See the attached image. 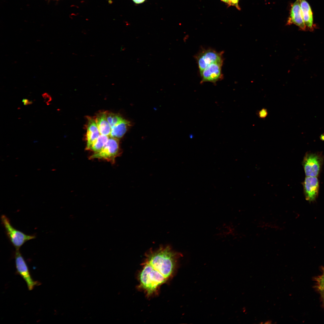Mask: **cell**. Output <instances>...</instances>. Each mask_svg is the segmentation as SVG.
Here are the masks:
<instances>
[{"instance_id": "6da1fadb", "label": "cell", "mask_w": 324, "mask_h": 324, "mask_svg": "<svg viewBox=\"0 0 324 324\" xmlns=\"http://www.w3.org/2000/svg\"><path fill=\"white\" fill-rule=\"evenodd\" d=\"M181 255L168 245L146 252L138 278L139 288L147 296L157 293L161 286L172 276Z\"/></svg>"}, {"instance_id": "7a4b0ae2", "label": "cell", "mask_w": 324, "mask_h": 324, "mask_svg": "<svg viewBox=\"0 0 324 324\" xmlns=\"http://www.w3.org/2000/svg\"><path fill=\"white\" fill-rule=\"evenodd\" d=\"M2 224L5 233L16 250L20 248L26 242L36 238L34 235H28L14 228L11 224L9 218L5 215L1 217Z\"/></svg>"}, {"instance_id": "3957f363", "label": "cell", "mask_w": 324, "mask_h": 324, "mask_svg": "<svg viewBox=\"0 0 324 324\" xmlns=\"http://www.w3.org/2000/svg\"><path fill=\"white\" fill-rule=\"evenodd\" d=\"M118 139L109 137L106 144L100 151L94 153L89 157L91 159H102L114 163L115 158L121 153Z\"/></svg>"}, {"instance_id": "277c9868", "label": "cell", "mask_w": 324, "mask_h": 324, "mask_svg": "<svg viewBox=\"0 0 324 324\" xmlns=\"http://www.w3.org/2000/svg\"><path fill=\"white\" fill-rule=\"evenodd\" d=\"M323 161V156L320 153L306 152L302 164L306 176L318 177Z\"/></svg>"}, {"instance_id": "5b68a950", "label": "cell", "mask_w": 324, "mask_h": 324, "mask_svg": "<svg viewBox=\"0 0 324 324\" xmlns=\"http://www.w3.org/2000/svg\"><path fill=\"white\" fill-rule=\"evenodd\" d=\"M14 257L17 272L26 282L28 290H32L35 286L40 285V283L34 280L32 278L26 262L20 249L16 250Z\"/></svg>"}, {"instance_id": "8992f818", "label": "cell", "mask_w": 324, "mask_h": 324, "mask_svg": "<svg viewBox=\"0 0 324 324\" xmlns=\"http://www.w3.org/2000/svg\"><path fill=\"white\" fill-rule=\"evenodd\" d=\"M223 60L216 62L207 66L200 74L201 82H210L215 84L222 77L221 69Z\"/></svg>"}, {"instance_id": "52a82bcc", "label": "cell", "mask_w": 324, "mask_h": 324, "mask_svg": "<svg viewBox=\"0 0 324 324\" xmlns=\"http://www.w3.org/2000/svg\"><path fill=\"white\" fill-rule=\"evenodd\" d=\"M222 52H218L212 49L204 50L199 53L196 57L200 74L210 64L223 60Z\"/></svg>"}, {"instance_id": "ba28073f", "label": "cell", "mask_w": 324, "mask_h": 324, "mask_svg": "<svg viewBox=\"0 0 324 324\" xmlns=\"http://www.w3.org/2000/svg\"><path fill=\"white\" fill-rule=\"evenodd\" d=\"M302 185L305 199L310 202L315 201L318 196L319 189L317 177L306 176Z\"/></svg>"}, {"instance_id": "9c48e42d", "label": "cell", "mask_w": 324, "mask_h": 324, "mask_svg": "<svg viewBox=\"0 0 324 324\" xmlns=\"http://www.w3.org/2000/svg\"><path fill=\"white\" fill-rule=\"evenodd\" d=\"M292 24L298 26L301 30L304 31L306 29L302 14L300 0H296L291 7L287 25Z\"/></svg>"}, {"instance_id": "30bf717a", "label": "cell", "mask_w": 324, "mask_h": 324, "mask_svg": "<svg viewBox=\"0 0 324 324\" xmlns=\"http://www.w3.org/2000/svg\"><path fill=\"white\" fill-rule=\"evenodd\" d=\"M300 0L302 14L306 29L310 31H313L314 25L311 7L306 0Z\"/></svg>"}, {"instance_id": "8fae6325", "label": "cell", "mask_w": 324, "mask_h": 324, "mask_svg": "<svg viewBox=\"0 0 324 324\" xmlns=\"http://www.w3.org/2000/svg\"><path fill=\"white\" fill-rule=\"evenodd\" d=\"M100 134L95 120L92 118L88 117L86 134L87 149H88L93 142Z\"/></svg>"}, {"instance_id": "7c38bea8", "label": "cell", "mask_w": 324, "mask_h": 324, "mask_svg": "<svg viewBox=\"0 0 324 324\" xmlns=\"http://www.w3.org/2000/svg\"><path fill=\"white\" fill-rule=\"evenodd\" d=\"M95 120L100 134L110 136L111 128L107 119L106 112L98 114Z\"/></svg>"}, {"instance_id": "4fadbf2b", "label": "cell", "mask_w": 324, "mask_h": 324, "mask_svg": "<svg viewBox=\"0 0 324 324\" xmlns=\"http://www.w3.org/2000/svg\"><path fill=\"white\" fill-rule=\"evenodd\" d=\"M131 125L129 121L123 119L111 128L110 136L118 139L122 138Z\"/></svg>"}, {"instance_id": "5bb4252c", "label": "cell", "mask_w": 324, "mask_h": 324, "mask_svg": "<svg viewBox=\"0 0 324 324\" xmlns=\"http://www.w3.org/2000/svg\"><path fill=\"white\" fill-rule=\"evenodd\" d=\"M110 136L100 134L99 136L94 140L90 145L88 150H90L94 153L100 151L104 147Z\"/></svg>"}, {"instance_id": "9a60e30c", "label": "cell", "mask_w": 324, "mask_h": 324, "mask_svg": "<svg viewBox=\"0 0 324 324\" xmlns=\"http://www.w3.org/2000/svg\"><path fill=\"white\" fill-rule=\"evenodd\" d=\"M106 118L111 128L123 119L120 115L110 112H106Z\"/></svg>"}, {"instance_id": "2e32d148", "label": "cell", "mask_w": 324, "mask_h": 324, "mask_svg": "<svg viewBox=\"0 0 324 324\" xmlns=\"http://www.w3.org/2000/svg\"><path fill=\"white\" fill-rule=\"evenodd\" d=\"M322 270V274L315 278L316 287L319 291L324 290V267Z\"/></svg>"}, {"instance_id": "e0dca14e", "label": "cell", "mask_w": 324, "mask_h": 324, "mask_svg": "<svg viewBox=\"0 0 324 324\" xmlns=\"http://www.w3.org/2000/svg\"><path fill=\"white\" fill-rule=\"evenodd\" d=\"M42 96L45 103L47 105H49L50 104V102L52 100V98L50 95L47 93L45 92L42 94Z\"/></svg>"}, {"instance_id": "ac0fdd59", "label": "cell", "mask_w": 324, "mask_h": 324, "mask_svg": "<svg viewBox=\"0 0 324 324\" xmlns=\"http://www.w3.org/2000/svg\"><path fill=\"white\" fill-rule=\"evenodd\" d=\"M239 0H230V6H233L238 9L240 10V8L238 6Z\"/></svg>"}, {"instance_id": "d6986e66", "label": "cell", "mask_w": 324, "mask_h": 324, "mask_svg": "<svg viewBox=\"0 0 324 324\" xmlns=\"http://www.w3.org/2000/svg\"><path fill=\"white\" fill-rule=\"evenodd\" d=\"M267 114L266 111L265 110H263L260 112L259 115L261 118H264L266 116Z\"/></svg>"}, {"instance_id": "ffe728a7", "label": "cell", "mask_w": 324, "mask_h": 324, "mask_svg": "<svg viewBox=\"0 0 324 324\" xmlns=\"http://www.w3.org/2000/svg\"><path fill=\"white\" fill-rule=\"evenodd\" d=\"M22 102L25 105H28L31 104L33 103L32 101L29 100L27 99H23Z\"/></svg>"}, {"instance_id": "44dd1931", "label": "cell", "mask_w": 324, "mask_h": 324, "mask_svg": "<svg viewBox=\"0 0 324 324\" xmlns=\"http://www.w3.org/2000/svg\"><path fill=\"white\" fill-rule=\"evenodd\" d=\"M146 0H132L135 3L139 4L143 2Z\"/></svg>"}, {"instance_id": "7402d4cb", "label": "cell", "mask_w": 324, "mask_h": 324, "mask_svg": "<svg viewBox=\"0 0 324 324\" xmlns=\"http://www.w3.org/2000/svg\"><path fill=\"white\" fill-rule=\"evenodd\" d=\"M221 1L227 4L229 6H230V0H221Z\"/></svg>"}, {"instance_id": "603a6c76", "label": "cell", "mask_w": 324, "mask_h": 324, "mask_svg": "<svg viewBox=\"0 0 324 324\" xmlns=\"http://www.w3.org/2000/svg\"><path fill=\"white\" fill-rule=\"evenodd\" d=\"M321 293V295L322 299L324 303V290L320 291Z\"/></svg>"}, {"instance_id": "cb8c5ba5", "label": "cell", "mask_w": 324, "mask_h": 324, "mask_svg": "<svg viewBox=\"0 0 324 324\" xmlns=\"http://www.w3.org/2000/svg\"><path fill=\"white\" fill-rule=\"evenodd\" d=\"M320 138L321 140L324 141V133L322 134L320 136Z\"/></svg>"}, {"instance_id": "d4e9b609", "label": "cell", "mask_w": 324, "mask_h": 324, "mask_svg": "<svg viewBox=\"0 0 324 324\" xmlns=\"http://www.w3.org/2000/svg\"><path fill=\"white\" fill-rule=\"evenodd\" d=\"M272 321L271 320H268L266 321L264 323L265 324H271V323H272Z\"/></svg>"}]
</instances>
